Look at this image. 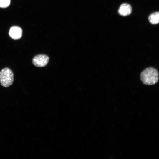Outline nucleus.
Segmentation results:
<instances>
[{"instance_id":"nucleus-7","label":"nucleus","mask_w":159,"mask_h":159,"mask_svg":"<svg viewBox=\"0 0 159 159\" xmlns=\"http://www.w3.org/2000/svg\"><path fill=\"white\" fill-rule=\"evenodd\" d=\"M10 2V0H0V7L6 8L9 5Z\"/></svg>"},{"instance_id":"nucleus-6","label":"nucleus","mask_w":159,"mask_h":159,"mask_svg":"<svg viewBox=\"0 0 159 159\" xmlns=\"http://www.w3.org/2000/svg\"><path fill=\"white\" fill-rule=\"evenodd\" d=\"M149 21L153 24H155L159 23V12H156L151 14L148 17Z\"/></svg>"},{"instance_id":"nucleus-2","label":"nucleus","mask_w":159,"mask_h":159,"mask_svg":"<svg viewBox=\"0 0 159 159\" xmlns=\"http://www.w3.org/2000/svg\"><path fill=\"white\" fill-rule=\"evenodd\" d=\"M14 81V74L9 68L6 67L0 72V83L3 86L7 87L10 86Z\"/></svg>"},{"instance_id":"nucleus-5","label":"nucleus","mask_w":159,"mask_h":159,"mask_svg":"<svg viewBox=\"0 0 159 159\" xmlns=\"http://www.w3.org/2000/svg\"><path fill=\"white\" fill-rule=\"evenodd\" d=\"M131 6L127 3H124L120 6L118 11L119 14L123 16H126L130 15L132 12Z\"/></svg>"},{"instance_id":"nucleus-4","label":"nucleus","mask_w":159,"mask_h":159,"mask_svg":"<svg viewBox=\"0 0 159 159\" xmlns=\"http://www.w3.org/2000/svg\"><path fill=\"white\" fill-rule=\"evenodd\" d=\"M9 34L12 39L14 40L19 39L21 37L22 30L19 26H13L10 28L9 32Z\"/></svg>"},{"instance_id":"nucleus-3","label":"nucleus","mask_w":159,"mask_h":159,"mask_svg":"<svg viewBox=\"0 0 159 159\" xmlns=\"http://www.w3.org/2000/svg\"><path fill=\"white\" fill-rule=\"evenodd\" d=\"M49 60V57L47 56L44 54H39L34 57L32 63L37 67H43L47 64Z\"/></svg>"},{"instance_id":"nucleus-1","label":"nucleus","mask_w":159,"mask_h":159,"mask_svg":"<svg viewBox=\"0 0 159 159\" xmlns=\"http://www.w3.org/2000/svg\"><path fill=\"white\" fill-rule=\"evenodd\" d=\"M140 79L146 85H153L156 83L159 79L157 70L153 67H148L141 73Z\"/></svg>"}]
</instances>
